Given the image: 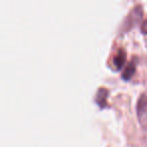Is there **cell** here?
Returning <instances> with one entry per match:
<instances>
[{"label": "cell", "mask_w": 147, "mask_h": 147, "mask_svg": "<svg viewBox=\"0 0 147 147\" xmlns=\"http://www.w3.org/2000/svg\"><path fill=\"white\" fill-rule=\"evenodd\" d=\"M107 94H108V91L106 90V88H100L98 92H97L96 100H97V102H98L100 105H102V106L105 104V101H106V98H107Z\"/></svg>", "instance_id": "5b68a950"}, {"label": "cell", "mask_w": 147, "mask_h": 147, "mask_svg": "<svg viewBox=\"0 0 147 147\" xmlns=\"http://www.w3.org/2000/svg\"><path fill=\"white\" fill-rule=\"evenodd\" d=\"M141 18H142V7L136 6V7H134V9L131 11L130 14L127 17L126 24L134 25V24H136L137 22H139Z\"/></svg>", "instance_id": "7a4b0ae2"}, {"label": "cell", "mask_w": 147, "mask_h": 147, "mask_svg": "<svg viewBox=\"0 0 147 147\" xmlns=\"http://www.w3.org/2000/svg\"><path fill=\"white\" fill-rule=\"evenodd\" d=\"M141 30H142L143 33L147 34V19H145L142 24H141Z\"/></svg>", "instance_id": "8992f818"}, {"label": "cell", "mask_w": 147, "mask_h": 147, "mask_svg": "<svg viewBox=\"0 0 147 147\" xmlns=\"http://www.w3.org/2000/svg\"><path fill=\"white\" fill-rule=\"evenodd\" d=\"M135 69H136V65H135V63H133V61H130V63H129L128 65L125 67L124 71H123V75H122L123 78L126 79V80H129V79H130L131 77L134 75Z\"/></svg>", "instance_id": "277c9868"}, {"label": "cell", "mask_w": 147, "mask_h": 147, "mask_svg": "<svg viewBox=\"0 0 147 147\" xmlns=\"http://www.w3.org/2000/svg\"><path fill=\"white\" fill-rule=\"evenodd\" d=\"M125 59H126V53L123 49H119L118 53H116V55L114 57V65L116 67L120 69L125 63Z\"/></svg>", "instance_id": "3957f363"}, {"label": "cell", "mask_w": 147, "mask_h": 147, "mask_svg": "<svg viewBox=\"0 0 147 147\" xmlns=\"http://www.w3.org/2000/svg\"><path fill=\"white\" fill-rule=\"evenodd\" d=\"M137 116L142 127H147V93L142 94L137 102Z\"/></svg>", "instance_id": "6da1fadb"}]
</instances>
